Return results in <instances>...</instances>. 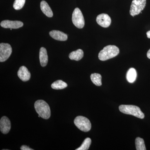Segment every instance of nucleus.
Masks as SVG:
<instances>
[{
    "instance_id": "obj_1",
    "label": "nucleus",
    "mask_w": 150,
    "mask_h": 150,
    "mask_svg": "<svg viewBox=\"0 0 150 150\" xmlns=\"http://www.w3.org/2000/svg\"><path fill=\"white\" fill-rule=\"evenodd\" d=\"M119 48L114 45H109L105 47L98 54V58L100 61H105L112 59L119 54Z\"/></svg>"
},
{
    "instance_id": "obj_2",
    "label": "nucleus",
    "mask_w": 150,
    "mask_h": 150,
    "mask_svg": "<svg viewBox=\"0 0 150 150\" xmlns=\"http://www.w3.org/2000/svg\"><path fill=\"white\" fill-rule=\"evenodd\" d=\"M34 107L36 112L41 118L45 119H48L50 118L51 109L46 101L42 100H37L35 102Z\"/></svg>"
},
{
    "instance_id": "obj_3",
    "label": "nucleus",
    "mask_w": 150,
    "mask_h": 150,
    "mask_svg": "<svg viewBox=\"0 0 150 150\" xmlns=\"http://www.w3.org/2000/svg\"><path fill=\"white\" fill-rule=\"evenodd\" d=\"M119 109L122 113L134 115L141 119H143L145 117L144 114L139 108L136 105H121L119 106Z\"/></svg>"
},
{
    "instance_id": "obj_4",
    "label": "nucleus",
    "mask_w": 150,
    "mask_h": 150,
    "mask_svg": "<svg viewBox=\"0 0 150 150\" xmlns=\"http://www.w3.org/2000/svg\"><path fill=\"white\" fill-rule=\"evenodd\" d=\"M74 123L78 129L83 132H88L91 129V124L90 121L84 116H77L74 119Z\"/></svg>"
},
{
    "instance_id": "obj_5",
    "label": "nucleus",
    "mask_w": 150,
    "mask_h": 150,
    "mask_svg": "<svg viewBox=\"0 0 150 150\" xmlns=\"http://www.w3.org/2000/svg\"><path fill=\"white\" fill-rule=\"evenodd\" d=\"M146 0H133L131 6L130 13L132 16L137 15L145 8Z\"/></svg>"
},
{
    "instance_id": "obj_6",
    "label": "nucleus",
    "mask_w": 150,
    "mask_h": 150,
    "mask_svg": "<svg viewBox=\"0 0 150 150\" xmlns=\"http://www.w3.org/2000/svg\"><path fill=\"white\" fill-rule=\"evenodd\" d=\"M73 23L75 26L79 28H82L85 25L84 19L79 8H76L73 13L72 18Z\"/></svg>"
},
{
    "instance_id": "obj_7",
    "label": "nucleus",
    "mask_w": 150,
    "mask_h": 150,
    "mask_svg": "<svg viewBox=\"0 0 150 150\" xmlns=\"http://www.w3.org/2000/svg\"><path fill=\"white\" fill-rule=\"evenodd\" d=\"M12 52L11 46L8 43L0 44V62H5L10 56Z\"/></svg>"
},
{
    "instance_id": "obj_8",
    "label": "nucleus",
    "mask_w": 150,
    "mask_h": 150,
    "mask_svg": "<svg viewBox=\"0 0 150 150\" xmlns=\"http://www.w3.org/2000/svg\"><path fill=\"white\" fill-rule=\"evenodd\" d=\"M96 21L98 24L103 28L109 27L111 22L110 17L105 13L99 15L97 17Z\"/></svg>"
},
{
    "instance_id": "obj_9",
    "label": "nucleus",
    "mask_w": 150,
    "mask_h": 150,
    "mask_svg": "<svg viewBox=\"0 0 150 150\" xmlns=\"http://www.w3.org/2000/svg\"><path fill=\"white\" fill-rule=\"evenodd\" d=\"M23 22L18 21L4 20L2 21L1 23V27L6 28H12V29H17L23 26Z\"/></svg>"
},
{
    "instance_id": "obj_10",
    "label": "nucleus",
    "mask_w": 150,
    "mask_h": 150,
    "mask_svg": "<svg viewBox=\"0 0 150 150\" xmlns=\"http://www.w3.org/2000/svg\"><path fill=\"white\" fill-rule=\"evenodd\" d=\"M11 129V123L9 118L6 116H3L0 121V129L4 134H7Z\"/></svg>"
},
{
    "instance_id": "obj_11",
    "label": "nucleus",
    "mask_w": 150,
    "mask_h": 150,
    "mask_svg": "<svg viewBox=\"0 0 150 150\" xmlns=\"http://www.w3.org/2000/svg\"><path fill=\"white\" fill-rule=\"evenodd\" d=\"M18 76L21 80L24 82L29 80L30 78V73L25 66H22L20 68L18 72Z\"/></svg>"
},
{
    "instance_id": "obj_12",
    "label": "nucleus",
    "mask_w": 150,
    "mask_h": 150,
    "mask_svg": "<svg viewBox=\"0 0 150 150\" xmlns=\"http://www.w3.org/2000/svg\"><path fill=\"white\" fill-rule=\"evenodd\" d=\"M49 35L55 40L65 41L68 39V35L59 30H53L49 32Z\"/></svg>"
},
{
    "instance_id": "obj_13",
    "label": "nucleus",
    "mask_w": 150,
    "mask_h": 150,
    "mask_svg": "<svg viewBox=\"0 0 150 150\" xmlns=\"http://www.w3.org/2000/svg\"><path fill=\"white\" fill-rule=\"evenodd\" d=\"M39 60L42 67H46L48 62V56L47 51L44 47H41L39 51Z\"/></svg>"
},
{
    "instance_id": "obj_14",
    "label": "nucleus",
    "mask_w": 150,
    "mask_h": 150,
    "mask_svg": "<svg viewBox=\"0 0 150 150\" xmlns=\"http://www.w3.org/2000/svg\"><path fill=\"white\" fill-rule=\"evenodd\" d=\"M40 9L43 13L48 17H52L53 16V12L48 3L43 1L40 3Z\"/></svg>"
},
{
    "instance_id": "obj_15",
    "label": "nucleus",
    "mask_w": 150,
    "mask_h": 150,
    "mask_svg": "<svg viewBox=\"0 0 150 150\" xmlns=\"http://www.w3.org/2000/svg\"><path fill=\"white\" fill-rule=\"evenodd\" d=\"M83 51L81 49H78L76 51H73L70 53L69 58L71 60L79 61L82 59L83 56Z\"/></svg>"
},
{
    "instance_id": "obj_16",
    "label": "nucleus",
    "mask_w": 150,
    "mask_h": 150,
    "mask_svg": "<svg viewBox=\"0 0 150 150\" xmlns=\"http://www.w3.org/2000/svg\"><path fill=\"white\" fill-rule=\"evenodd\" d=\"M137 77V72L134 68H131L128 70L126 74V79L130 83H133L135 81Z\"/></svg>"
},
{
    "instance_id": "obj_17",
    "label": "nucleus",
    "mask_w": 150,
    "mask_h": 150,
    "mask_svg": "<svg viewBox=\"0 0 150 150\" xmlns=\"http://www.w3.org/2000/svg\"><path fill=\"white\" fill-rule=\"evenodd\" d=\"M68 86L67 84L62 80H58L54 82L51 84V88L54 89H63L67 88Z\"/></svg>"
},
{
    "instance_id": "obj_18",
    "label": "nucleus",
    "mask_w": 150,
    "mask_h": 150,
    "mask_svg": "<svg viewBox=\"0 0 150 150\" xmlns=\"http://www.w3.org/2000/svg\"><path fill=\"white\" fill-rule=\"evenodd\" d=\"M91 79L92 82L95 85L97 86H100L102 85L101 79L102 77L100 74L94 73L91 75Z\"/></svg>"
},
{
    "instance_id": "obj_19",
    "label": "nucleus",
    "mask_w": 150,
    "mask_h": 150,
    "mask_svg": "<svg viewBox=\"0 0 150 150\" xmlns=\"http://www.w3.org/2000/svg\"><path fill=\"white\" fill-rule=\"evenodd\" d=\"M136 149L137 150H146L144 141L140 137H137L135 140Z\"/></svg>"
},
{
    "instance_id": "obj_20",
    "label": "nucleus",
    "mask_w": 150,
    "mask_h": 150,
    "mask_svg": "<svg viewBox=\"0 0 150 150\" xmlns=\"http://www.w3.org/2000/svg\"><path fill=\"white\" fill-rule=\"evenodd\" d=\"M91 140L90 138H87L83 141V143L80 147L76 149V150H87L91 144Z\"/></svg>"
},
{
    "instance_id": "obj_21",
    "label": "nucleus",
    "mask_w": 150,
    "mask_h": 150,
    "mask_svg": "<svg viewBox=\"0 0 150 150\" xmlns=\"http://www.w3.org/2000/svg\"><path fill=\"white\" fill-rule=\"evenodd\" d=\"M25 0H15L13 4L14 8L16 10H20L23 7Z\"/></svg>"
},
{
    "instance_id": "obj_22",
    "label": "nucleus",
    "mask_w": 150,
    "mask_h": 150,
    "mask_svg": "<svg viewBox=\"0 0 150 150\" xmlns=\"http://www.w3.org/2000/svg\"><path fill=\"white\" fill-rule=\"evenodd\" d=\"M21 150H33L32 149H30L27 146L25 145H23L21 147Z\"/></svg>"
},
{
    "instance_id": "obj_23",
    "label": "nucleus",
    "mask_w": 150,
    "mask_h": 150,
    "mask_svg": "<svg viewBox=\"0 0 150 150\" xmlns=\"http://www.w3.org/2000/svg\"><path fill=\"white\" fill-rule=\"evenodd\" d=\"M147 56V57L149 59H150V49L148 51Z\"/></svg>"
},
{
    "instance_id": "obj_24",
    "label": "nucleus",
    "mask_w": 150,
    "mask_h": 150,
    "mask_svg": "<svg viewBox=\"0 0 150 150\" xmlns=\"http://www.w3.org/2000/svg\"><path fill=\"white\" fill-rule=\"evenodd\" d=\"M146 34L148 38H150V30L147 32Z\"/></svg>"
}]
</instances>
